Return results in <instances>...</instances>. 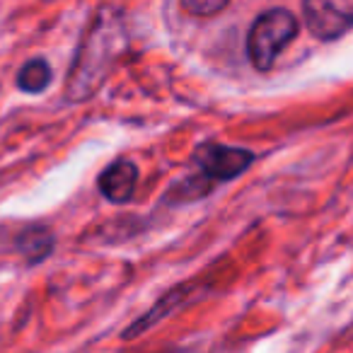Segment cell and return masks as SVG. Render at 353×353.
Masks as SVG:
<instances>
[{
	"label": "cell",
	"instance_id": "cell-1",
	"mask_svg": "<svg viewBox=\"0 0 353 353\" xmlns=\"http://www.w3.org/2000/svg\"><path fill=\"white\" fill-rule=\"evenodd\" d=\"M298 34V17L285 8L261 12L250 27L247 37V56L256 70H269L279 54Z\"/></svg>",
	"mask_w": 353,
	"mask_h": 353
},
{
	"label": "cell",
	"instance_id": "cell-2",
	"mask_svg": "<svg viewBox=\"0 0 353 353\" xmlns=\"http://www.w3.org/2000/svg\"><path fill=\"white\" fill-rule=\"evenodd\" d=\"M194 162L199 167V174L208 182H230L254 162V152L221 143H203L194 152Z\"/></svg>",
	"mask_w": 353,
	"mask_h": 353
},
{
	"label": "cell",
	"instance_id": "cell-3",
	"mask_svg": "<svg viewBox=\"0 0 353 353\" xmlns=\"http://www.w3.org/2000/svg\"><path fill=\"white\" fill-rule=\"evenodd\" d=\"M307 30L317 39H339L353 27V0H303Z\"/></svg>",
	"mask_w": 353,
	"mask_h": 353
},
{
	"label": "cell",
	"instance_id": "cell-4",
	"mask_svg": "<svg viewBox=\"0 0 353 353\" xmlns=\"http://www.w3.org/2000/svg\"><path fill=\"white\" fill-rule=\"evenodd\" d=\"M136 182H138V167L131 160H117L99 174L97 187L104 199H109L114 203H126L131 201Z\"/></svg>",
	"mask_w": 353,
	"mask_h": 353
},
{
	"label": "cell",
	"instance_id": "cell-5",
	"mask_svg": "<svg viewBox=\"0 0 353 353\" xmlns=\"http://www.w3.org/2000/svg\"><path fill=\"white\" fill-rule=\"evenodd\" d=\"M54 247V237L46 228H27L22 230V235L17 237V252L27 256L30 264H37V261L46 259V254Z\"/></svg>",
	"mask_w": 353,
	"mask_h": 353
},
{
	"label": "cell",
	"instance_id": "cell-6",
	"mask_svg": "<svg viewBox=\"0 0 353 353\" xmlns=\"http://www.w3.org/2000/svg\"><path fill=\"white\" fill-rule=\"evenodd\" d=\"M51 65L46 63L44 59H32L30 63L22 65L20 75H17V88L22 90V92H41V90H46L51 85Z\"/></svg>",
	"mask_w": 353,
	"mask_h": 353
},
{
	"label": "cell",
	"instance_id": "cell-7",
	"mask_svg": "<svg viewBox=\"0 0 353 353\" xmlns=\"http://www.w3.org/2000/svg\"><path fill=\"white\" fill-rule=\"evenodd\" d=\"M182 295H184V288H176V290H172L170 295H165L160 305H155V307H152L150 312L145 314V317L138 319L136 324H131V327H128L126 332H123V339H133L136 334H143L148 327H152V324H155V319H162L167 312H170L172 307H174V305H179Z\"/></svg>",
	"mask_w": 353,
	"mask_h": 353
},
{
	"label": "cell",
	"instance_id": "cell-8",
	"mask_svg": "<svg viewBox=\"0 0 353 353\" xmlns=\"http://www.w3.org/2000/svg\"><path fill=\"white\" fill-rule=\"evenodd\" d=\"M228 3H230V0H182V8L189 12V15L208 17V15L221 12Z\"/></svg>",
	"mask_w": 353,
	"mask_h": 353
}]
</instances>
